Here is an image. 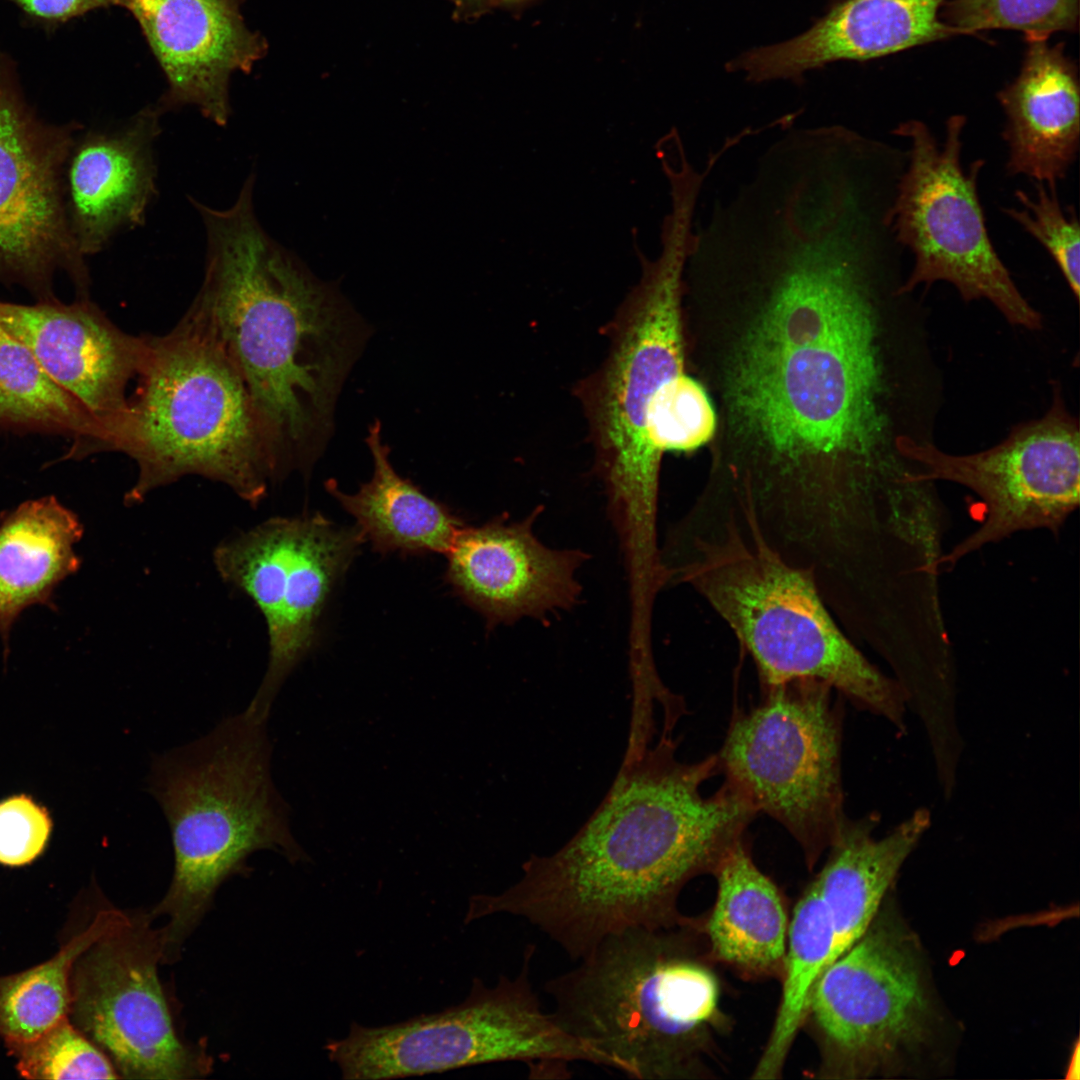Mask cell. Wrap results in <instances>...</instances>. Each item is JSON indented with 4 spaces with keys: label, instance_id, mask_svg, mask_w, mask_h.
<instances>
[{
    "label": "cell",
    "instance_id": "1",
    "mask_svg": "<svg viewBox=\"0 0 1080 1080\" xmlns=\"http://www.w3.org/2000/svg\"><path fill=\"white\" fill-rule=\"evenodd\" d=\"M898 275L870 234L815 215L758 230L728 262L718 302L751 321L725 384L744 456L722 480L765 527L832 537L909 470L879 321Z\"/></svg>",
    "mask_w": 1080,
    "mask_h": 1080
},
{
    "label": "cell",
    "instance_id": "2",
    "mask_svg": "<svg viewBox=\"0 0 1080 1080\" xmlns=\"http://www.w3.org/2000/svg\"><path fill=\"white\" fill-rule=\"evenodd\" d=\"M651 742H628L613 785L578 832L552 854L530 856L504 891L471 896L465 921L521 918L575 960L610 934L680 923L682 888L713 873L758 812L727 782L702 794L719 772L717 754L680 762L663 728Z\"/></svg>",
    "mask_w": 1080,
    "mask_h": 1080
},
{
    "label": "cell",
    "instance_id": "3",
    "mask_svg": "<svg viewBox=\"0 0 1080 1080\" xmlns=\"http://www.w3.org/2000/svg\"><path fill=\"white\" fill-rule=\"evenodd\" d=\"M255 176L235 203L195 199L206 232L201 288L184 319L226 353L249 393L272 480L320 455L365 327L335 288L275 243L253 208Z\"/></svg>",
    "mask_w": 1080,
    "mask_h": 1080
},
{
    "label": "cell",
    "instance_id": "4",
    "mask_svg": "<svg viewBox=\"0 0 1080 1080\" xmlns=\"http://www.w3.org/2000/svg\"><path fill=\"white\" fill-rule=\"evenodd\" d=\"M673 546L671 580L689 585L728 625L752 657L760 685L817 679L905 728V688L856 647L809 572L727 517L684 519Z\"/></svg>",
    "mask_w": 1080,
    "mask_h": 1080
},
{
    "label": "cell",
    "instance_id": "5",
    "mask_svg": "<svg viewBox=\"0 0 1080 1080\" xmlns=\"http://www.w3.org/2000/svg\"><path fill=\"white\" fill-rule=\"evenodd\" d=\"M266 723L244 710L151 761L147 788L167 820L174 852L172 881L150 913L168 917L160 929L164 963L176 960L218 887L247 871L253 853L309 860L273 782Z\"/></svg>",
    "mask_w": 1080,
    "mask_h": 1080
},
{
    "label": "cell",
    "instance_id": "6",
    "mask_svg": "<svg viewBox=\"0 0 1080 1080\" xmlns=\"http://www.w3.org/2000/svg\"><path fill=\"white\" fill-rule=\"evenodd\" d=\"M692 920L629 928L603 938L545 992L570 1034L634 1079L704 1077L721 1024L720 987L696 949Z\"/></svg>",
    "mask_w": 1080,
    "mask_h": 1080
},
{
    "label": "cell",
    "instance_id": "7",
    "mask_svg": "<svg viewBox=\"0 0 1080 1080\" xmlns=\"http://www.w3.org/2000/svg\"><path fill=\"white\" fill-rule=\"evenodd\" d=\"M137 380L117 450L138 468L125 503L199 475L258 505L271 471L251 398L223 349L183 318L147 336Z\"/></svg>",
    "mask_w": 1080,
    "mask_h": 1080
},
{
    "label": "cell",
    "instance_id": "8",
    "mask_svg": "<svg viewBox=\"0 0 1080 1080\" xmlns=\"http://www.w3.org/2000/svg\"><path fill=\"white\" fill-rule=\"evenodd\" d=\"M616 322L613 343L591 389L590 414L619 531L643 536L657 528L661 457L646 437L648 408L659 389L684 372L681 301L688 245L661 242Z\"/></svg>",
    "mask_w": 1080,
    "mask_h": 1080
},
{
    "label": "cell",
    "instance_id": "9",
    "mask_svg": "<svg viewBox=\"0 0 1080 1080\" xmlns=\"http://www.w3.org/2000/svg\"><path fill=\"white\" fill-rule=\"evenodd\" d=\"M535 946L527 945L518 974L492 987L475 978L468 997L441 1012L365 1027L324 1046L346 1080L441 1073L460 1067L520 1061L531 1072H563L572 1062L606 1066L607 1057L567 1032L547 1013L531 984Z\"/></svg>",
    "mask_w": 1080,
    "mask_h": 1080
},
{
    "label": "cell",
    "instance_id": "10",
    "mask_svg": "<svg viewBox=\"0 0 1080 1080\" xmlns=\"http://www.w3.org/2000/svg\"><path fill=\"white\" fill-rule=\"evenodd\" d=\"M761 702L733 718L719 771L757 812L781 824L812 868L842 821L843 709L813 678L761 685Z\"/></svg>",
    "mask_w": 1080,
    "mask_h": 1080
},
{
    "label": "cell",
    "instance_id": "11",
    "mask_svg": "<svg viewBox=\"0 0 1080 1080\" xmlns=\"http://www.w3.org/2000/svg\"><path fill=\"white\" fill-rule=\"evenodd\" d=\"M965 123L961 115L950 117L942 142L920 120L903 121L892 130L909 147L889 210L890 224L897 243L914 257L898 294L944 281L965 301L986 299L1009 323L1040 329V313L1019 291L988 233L978 193L985 160L963 167Z\"/></svg>",
    "mask_w": 1080,
    "mask_h": 1080
},
{
    "label": "cell",
    "instance_id": "12",
    "mask_svg": "<svg viewBox=\"0 0 1080 1080\" xmlns=\"http://www.w3.org/2000/svg\"><path fill=\"white\" fill-rule=\"evenodd\" d=\"M807 1020L820 1078L869 1077L917 1051L931 1035L932 1006L911 933L877 914L819 976Z\"/></svg>",
    "mask_w": 1080,
    "mask_h": 1080
},
{
    "label": "cell",
    "instance_id": "13",
    "mask_svg": "<svg viewBox=\"0 0 1080 1080\" xmlns=\"http://www.w3.org/2000/svg\"><path fill=\"white\" fill-rule=\"evenodd\" d=\"M896 447L919 467L916 481L960 484L984 506L979 528L941 557L942 568H953L965 556L1018 532L1045 529L1058 534L1079 506V425L1056 385L1043 417L1015 426L990 449L953 455L908 434L897 438Z\"/></svg>",
    "mask_w": 1080,
    "mask_h": 1080
},
{
    "label": "cell",
    "instance_id": "14",
    "mask_svg": "<svg viewBox=\"0 0 1080 1080\" xmlns=\"http://www.w3.org/2000/svg\"><path fill=\"white\" fill-rule=\"evenodd\" d=\"M365 541L360 530L314 514L275 517L217 545L222 579L249 596L265 618L266 672L245 709L268 720L283 683L314 645L327 598Z\"/></svg>",
    "mask_w": 1080,
    "mask_h": 1080
},
{
    "label": "cell",
    "instance_id": "15",
    "mask_svg": "<svg viewBox=\"0 0 1080 1080\" xmlns=\"http://www.w3.org/2000/svg\"><path fill=\"white\" fill-rule=\"evenodd\" d=\"M81 125L40 120L26 103L10 60H0V281L37 301L57 299L64 272L77 298H89L90 273L68 219L64 173Z\"/></svg>",
    "mask_w": 1080,
    "mask_h": 1080
},
{
    "label": "cell",
    "instance_id": "16",
    "mask_svg": "<svg viewBox=\"0 0 1080 1080\" xmlns=\"http://www.w3.org/2000/svg\"><path fill=\"white\" fill-rule=\"evenodd\" d=\"M152 918L125 913L77 958L70 1014L124 1078L200 1077L211 1064L176 1034L158 977L162 944Z\"/></svg>",
    "mask_w": 1080,
    "mask_h": 1080
},
{
    "label": "cell",
    "instance_id": "17",
    "mask_svg": "<svg viewBox=\"0 0 1080 1080\" xmlns=\"http://www.w3.org/2000/svg\"><path fill=\"white\" fill-rule=\"evenodd\" d=\"M0 323L102 426L117 451L129 411L128 384L142 368L147 336L123 332L89 298L69 304L0 301Z\"/></svg>",
    "mask_w": 1080,
    "mask_h": 1080
},
{
    "label": "cell",
    "instance_id": "18",
    "mask_svg": "<svg viewBox=\"0 0 1080 1080\" xmlns=\"http://www.w3.org/2000/svg\"><path fill=\"white\" fill-rule=\"evenodd\" d=\"M539 513L521 521L502 516L464 527L446 554L449 583L488 626L513 624L523 617L544 619L579 599L576 571L588 555L540 542L532 528Z\"/></svg>",
    "mask_w": 1080,
    "mask_h": 1080
},
{
    "label": "cell",
    "instance_id": "19",
    "mask_svg": "<svg viewBox=\"0 0 1080 1080\" xmlns=\"http://www.w3.org/2000/svg\"><path fill=\"white\" fill-rule=\"evenodd\" d=\"M139 22L166 74L165 108L191 104L217 125L230 115L228 83L249 72L265 44L243 22L238 0H119Z\"/></svg>",
    "mask_w": 1080,
    "mask_h": 1080
},
{
    "label": "cell",
    "instance_id": "20",
    "mask_svg": "<svg viewBox=\"0 0 1080 1080\" xmlns=\"http://www.w3.org/2000/svg\"><path fill=\"white\" fill-rule=\"evenodd\" d=\"M160 110L146 108L123 127L77 137L64 173L65 203L82 254L100 252L120 230L145 222L156 189L153 146Z\"/></svg>",
    "mask_w": 1080,
    "mask_h": 1080
},
{
    "label": "cell",
    "instance_id": "21",
    "mask_svg": "<svg viewBox=\"0 0 1080 1080\" xmlns=\"http://www.w3.org/2000/svg\"><path fill=\"white\" fill-rule=\"evenodd\" d=\"M944 0H844L811 29L787 42L754 49L732 64L762 82L799 78L836 60H867L948 37L938 18Z\"/></svg>",
    "mask_w": 1080,
    "mask_h": 1080
},
{
    "label": "cell",
    "instance_id": "22",
    "mask_svg": "<svg viewBox=\"0 0 1080 1080\" xmlns=\"http://www.w3.org/2000/svg\"><path fill=\"white\" fill-rule=\"evenodd\" d=\"M1079 96L1072 66L1045 40H1031L1019 76L998 95L1007 175L1050 186L1067 176L1079 152Z\"/></svg>",
    "mask_w": 1080,
    "mask_h": 1080
},
{
    "label": "cell",
    "instance_id": "23",
    "mask_svg": "<svg viewBox=\"0 0 1080 1080\" xmlns=\"http://www.w3.org/2000/svg\"><path fill=\"white\" fill-rule=\"evenodd\" d=\"M878 822L874 814L856 820L846 816L813 880L834 931L830 963L872 923L889 886L930 827L931 816L927 809H918L881 838L874 836Z\"/></svg>",
    "mask_w": 1080,
    "mask_h": 1080
},
{
    "label": "cell",
    "instance_id": "24",
    "mask_svg": "<svg viewBox=\"0 0 1080 1080\" xmlns=\"http://www.w3.org/2000/svg\"><path fill=\"white\" fill-rule=\"evenodd\" d=\"M83 535L77 515L56 497L21 503L0 519V637L5 654L13 624L28 607H56L57 586L76 573L75 545Z\"/></svg>",
    "mask_w": 1080,
    "mask_h": 1080
},
{
    "label": "cell",
    "instance_id": "25",
    "mask_svg": "<svg viewBox=\"0 0 1080 1080\" xmlns=\"http://www.w3.org/2000/svg\"><path fill=\"white\" fill-rule=\"evenodd\" d=\"M713 874L717 895L706 924L712 956L748 976H780L789 920L782 895L743 839Z\"/></svg>",
    "mask_w": 1080,
    "mask_h": 1080
},
{
    "label": "cell",
    "instance_id": "26",
    "mask_svg": "<svg viewBox=\"0 0 1080 1080\" xmlns=\"http://www.w3.org/2000/svg\"><path fill=\"white\" fill-rule=\"evenodd\" d=\"M366 441L374 464L370 481L347 494L328 480V492L355 518L364 539L378 552L447 554L465 527L463 522L397 474L378 420L370 426Z\"/></svg>",
    "mask_w": 1080,
    "mask_h": 1080
},
{
    "label": "cell",
    "instance_id": "27",
    "mask_svg": "<svg viewBox=\"0 0 1080 1080\" xmlns=\"http://www.w3.org/2000/svg\"><path fill=\"white\" fill-rule=\"evenodd\" d=\"M0 429L63 436V459L111 450L110 439L86 409L41 368L28 347L0 323Z\"/></svg>",
    "mask_w": 1080,
    "mask_h": 1080
},
{
    "label": "cell",
    "instance_id": "28",
    "mask_svg": "<svg viewBox=\"0 0 1080 1080\" xmlns=\"http://www.w3.org/2000/svg\"><path fill=\"white\" fill-rule=\"evenodd\" d=\"M834 943L829 915L812 881L796 903L789 922L780 1004L753 1079L781 1076L795 1037L805 1023L812 990L831 961Z\"/></svg>",
    "mask_w": 1080,
    "mask_h": 1080
},
{
    "label": "cell",
    "instance_id": "29",
    "mask_svg": "<svg viewBox=\"0 0 1080 1080\" xmlns=\"http://www.w3.org/2000/svg\"><path fill=\"white\" fill-rule=\"evenodd\" d=\"M124 915L115 909L100 911L54 957L21 973L0 978V1035L13 1052L68 1018L75 961Z\"/></svg>",
    "mask_w": 1080,
    "mask_h": 1080
},
{
    "label": "cell",
    "instance_id": "30",
    "mask_svg": "<svg viewBox=\"0 0 1080 1080\" xmlns=\"http://www.w3.org/2000/svg\"><path fill=\"white\" fill-rule=\"evenodd\" d=\"M716 415L704 388L684 372L668 380L652 400L646 418V437L658 456L666 451H690L708 442Z\"/></svg>",
    "mask_w": 1080,
    "mask_h": 1080
},
{
    "label": "cell",
    "instance_id": "31",
    "mask_svg": "<svg viewBox=\"0 0 1080 1080\" xmlns=\"http://www.w3.org/2000/svg\"><path fill=\"white\" fill-rule=\"evenodd\" d=\"M1036 192L1030 196L1016 190L1020 208L1005 207L1004 214L1037 240L1052 257L1074 298L1080 295V229L1073 206L1062 207L1057 186L1035 183Z\"/></svg>",
    "mask_w": 1080,
    "mask_h": 1080
},
{
    "label": "cell",
    "instance_id": "32",
    "mask_svg": "<svg viewBox=\"0 0 1080 1080\" xmlns=\"http://www.w3.org/2000/svg\"><path fill=\"white\" fill-rule=\"evenodd\" d=\"M1079 0H954L949 5L950 27L956 32L1014 29L1030 40H1046L1071 29Z\"/></svg>",
    "mask_w": 1080,
    "mask_h": 1080
},
{
    "label": "cell",
    "instance_id": "33",
    "mask_svg": "<svg viewBox=\"0 0 1080 1080\" xmlns=\"http://www.w3.org/2000/svg\"><path fill=\"white\" fill-rule=\"evenodd\" d=\"M19 1073L30 1079H115L107 1056L68 1018L14 1052Z\"/></svg>",
    "mask_w": 1080,
    "mask_h": 1080
},
{
    "label": "cell",
    "instance_id": "34",
    "mask_svg": "<svg viewBox=\"0 0 1080 1080\" xmlns=\"http://www.w3.org/2000/svg\"><path fill=\"white\" fill-rule=\"evenodd\" d=\"M51 830L46 811L26 796L0 803V863L20 866L44 849Z\"/></svg>",
    "mask_w": 1080,
    "mask_h": 1080
},
{
    "label": "cell",
    "instance_id": "35",
    "mask_svg": "<svg viewBox=\"0 0 1080 1080\" xmlns=\"http://www.w3.org/2000/svg\"><path fill=\"white\" fill-rule=\"evenodd\" d=\"M29 16L48 23L65 22L91 10L119 5V0H9Z\"/></svg>",
    "mask_w": 1080,
    "mask_h": 1080
},
{
    "label": "cell",
    "instance_id": "36",
    "mask_svg": "<svg viewBox=\"0 0 1080 1080\" xmlns=\"http://www.w3.org/2000/svg\"><path fill=\"white\" fill-rule=\"evenodd\" d=\"M457 10L472 13L481 10L491 0H449Z\"/></svg>",
    "mask_w": 1080,
    "mask_h": 1080
},
{
    "label": "cell",
    "instance_id": "37",
    "mask_svg": "<svg viewBox=\"0 0 1080 1080\" xmlns=\"http://www.w3.org/2000/svg\"><path fill=\"white\" fill-rule=\"evenodd\" d=\"M523 1H525V0H491V2H493L494 4H499V5H515V4H519V3L523 2Z\"/></svg>",
    "mask_w": 1080,
    "mask_h": 1080
}]
</instances>
